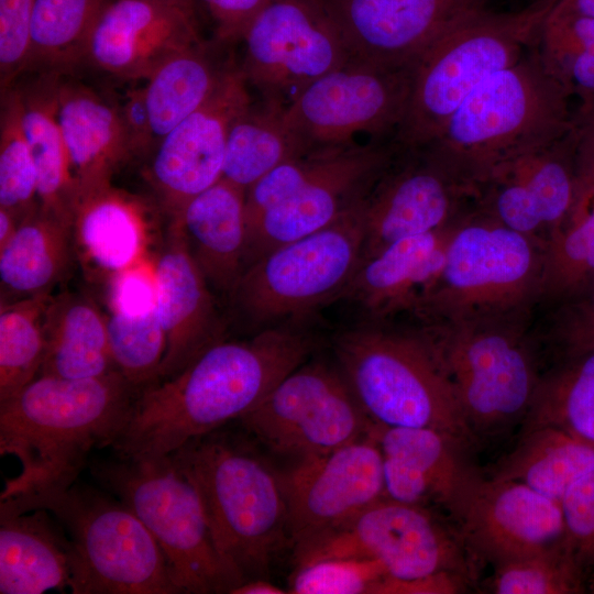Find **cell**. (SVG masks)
<instances>
[{
    "instance_id": "obj_14",
    "label": "cell",
    "mask_w": 594,
    "mask_h": 594,
    "mask_svg": "<svg viewBox=\"0 0 594 594\" xmlns=\"http://www.w3.org/2000/svg\"><path fill=\"white\" fill-rule=\"evenodd\" d=\"M238 421L272 451L298 460L365 438L373 426L337 364L309 360Z\"/></svg>"
},
{
    "instance_id": "obj_33",
    "label": "cell",
    "mask_w": 594,
    "mask_h": 594,
    "mask_svg": "<svg viewBox=\"0 0 594 594\" xmlns=\"http://www.w3.org/2000/svg\"><path fill=\"white\" fill-rule=\"evenodd\" d=\"M116 371L107 316L81 295L63 292L53 296L46 315V350L40 375L87 380Z\"/></svg>"
},
{
    "instance_id": "obj_3",
    "label": "cell",
    "mask_w": 594,
    "mask_h": 594,
    "mask_svg": "<svg viewBox=\"0 0 594 594\" xmlns=\"http://www.w3.org/2000/svg\"><path fill=\"white\" fill-rule=\"evenodd\" d=\"M570 99L547 72L536 44L516 64L483 81L419 148L469 195L477 196L497 169L571 131L575 112Z\"/></svg>"
},
{
    "instance_id": "obj_31",
    "label": "cell",
    "mask_w": 594,
    "mask_h": 594,
    "mask_svg": "<svg viewBox=\"0 0 594 594\" xmlns=\"http://www.w3.org/2000/svg\"><path fill=\"white\" fill-rule=\"evenodd\" d=\"M75 256L72 223L40 206L0 250L1 304L51 293Z\"/></svg>"
},
{
    "instance_id": "obj_50",
    "label": "cell",
    "mask_w": 594,
    "mask_h": 594,
    "mask_svg": "<svg viewBox=\"0 0 594 594\" xmlns=\"http://www.w3.org/2000/svg\"><path fill=\"white\" fill-rule=\"evenodd\" d=\"M118 109L132 160L147 157L155 143L144 86L128 89Z\"/></svg>"
},
{
    "instance_id": "obj_32",
    "label": "cell",
    "mask_w": 594,
    "mask_h": 594,
    "mask_svg": "<svg viewBox=\"0 0 594 594\" xmlns=\"http://www.w3.org/2000/svg\"><path fill=\"white\" fill-rule=\"evenodd\" d=\"M58 74L36 73L19 89L25 136L37 174L40 207L72 223L76 185L57 119Z\"/></svg>"
},
{
    "instance_id": "obj_29",
    "label": "cell",
    "mask_w": 594,
    "mask_h": 594,
    "mask_svg": "<svg viewBox=\"0 0 594 594\" xmlns=\"http://www.w3.org/2000/svg\"><path fill=\"white\" fill-rule=\"evenodd\" d=\"M77 557L57 518L45 509H0V593L73 592Z\"/></svg>"
},
{
    "instance_id": "obj_4",
    "label": "cell",
    "mask_w": 594,
    "mask_h": 594,
    "mask_svg": "<svg viewBox=\"0 0 594 594\" xmlns=\"http://www.w3.org/2000/svg\"><path fill=\"white\" fill-rule=\"evenodd\" d=\"M220 429L170 453L195 486L213 539L243 582L268 579L290 547L282 474Z\"/></svg>"
},
{
    "instance_id": "obj_47",
    "label": "cell",
    "mask_w": 594,
    "mask_h": 594,
    "mask_svg": "<svg viewBox=\"0 0 594 594\" xmlns=\"http://www.w3.org/2000/svg\"><path fill=\"white\" fill-rule=\"evenodd\" d=\"M560 505L568 546L584 572L594 556V468L566 491Z\"/></svg>"
},
{
    "instance_id": "obj_8",
    "label": "cell",
    "mask_w": 594,
    "mask_h": 594,
    "mask_svg": "<svg viewBox=\"0 0 594 594\" xmlns=\"http://www.w3.org/2000/svg\"><path fill=\"white\" fill-rule=\"evenodd\" d=\"M0 509H45L57 518L77 557L73 594H179L157 541L117 497L76 482L63 491L0 501Z\"/></svg>"
},
{
    "instance_id": "obj_6",
    "label": "cell",
    "mask_w": 594,
    "mask_h": 594,
    "mask_svg": "<svg viewBox=\"0 0 594 594\" xmlns=\"http://www.w3.org/2000/svg\"><path fill=\"white\" fill-rule=\"evenodd\" d=\"M557 2L532 0L512 12L485 8L443 33L414 67L407 112L395 141L404 148L430 142L472 91L537 44Z\"/></svg>"
},
{
    "instance_id": "obj_1",
    "label": "cell",
    "mask_w": 594,
    "mask_h": 594,
    "mask_svg": "<svg viewBox=\"0 0 594 594\" xmlns=\"http://www.w3.org/2000/svg\"><path fill=\"white\" fill-rule=\"evenodd\" d=\"M318 344L308 323L220 340L175 376L140 391L111 448L124 458L170 454L255 408Z\"/></svg>"
},
{
    "instance_id": "obj_17",
    "label": "cell",
    "mask_w": 594,
    "mask_h": 594,
    "mask_svg": "<svg viewBox=\"0 0 594 594\" xmlns=\"http://www.w3.org/2000/svg\"><path fill=\"white\" fill-rule=\"evenodd\" d=\"M252 102L232 63L207 101L155 144L143 175L169 219L222 178L229 130Z\"/></svg>"
},
{
    "instance_id": "obj_56",
    "label": "cell",
    "mask_w": 594,
    "mask_h": 594,
    "mask_svg": "<svg viewBox=\"0 0 594 594\" xmlns=\"http://www.w3.org/2000/svg\"><path fill=\"white\" fill-rule=\"evenodd\" d=\"M556 7L563 11L594 18V0H558Z\"/></svg>"
},
{
    "instance_id": "obj_34",
    "label": "cell",
    "mask_w": 594,
    "mask_h": 594,
    "mask_svg": "<svg viewBox=\"0 0 594 594\" xmlns=\"http://www.w3.org/2000/svg\"><path fill=\"white\" fill-rule=\"evenodd\" d=\"M218 46L215 41L202 42L179 52L146 79L145 97L155 144L207 101L233 63L216 55Z\"/></svg>"
},
{
    "instance_id": "obj_11",
    "label": "cell",
    "mask_w": 594,
    "mask_h": 594,
    "mask_svg": "<svg viewBox=\"0 0 594 594\" xmlns=\"http://www.w3.org/2000/svg\"><path fill=\"white\" fill-rule=\"evenodd\" d=\"M452 384L474 435H493L525 418L539 378L508 321L420 322L415 329Z\"/></svg>"
},
{
    "instance_id": "obj_30",
    "label": "cell",
    "mask_w": 594,
    "mask_h": 594,
    "mask_svg": "<svg viewBox=\"0 0 594 594\" xmlns=\"http://www.w3.org/2000/svg\"><path fill=\"white\" fill-rule=\"evenodd\" d=\"M246 190L221 178L170 218L215 294L229 297L244 270Z\"/></svg>"
},
{
    "instance_id": "obj_7",
    "label": "cell",
    "mask_w": 594,
    "mask_h": 594,
    "mask_svg": "<svg viewBox=\"0 0 594 594\" xmlns=\"http://www.w3.org/2000/svg\"><path fill=\"white\" fill-rule=\"evenodd\" d=\"M364 200L329 226L245 267L227 298L239 323L252 333L308 323L318 310L337 302L362 261Z\"/></svg>"
},
{
    "instance_id": "obj_57",
    "label": "cell",
    "mask_w": 594,
    "mask_h": 594,
    "mask_svg": "<svg viewBox=\"0 0 594 594\" xmlns=\"http://www.w3.org/2000/svg\"><path fill=\"white\" fill-rule=\"evenodd\" d=\"M584 574L587 591L594 592V556L586 564Z\"/></svg>"
},
{
    "instance_id": "obj_16",
    "label": "cell",
    "mask_w": 594,
    "mask_h": 594,
    "mask_svg": "<svg viewBox=\"0 0 594 594\" xmlns=\"http://www.w3.org/2000/svg\"><path fill=\"white\" fill-rule=\"evenodd\" d=\"M402 151L391 140L311 156L302 186L248 229L244 270L272 250L329 226L363 201Z\"/></svg>"
},
{
    "instance_id": "obj_54",
    "label": "cell",
    "mask_w": 594,
    "mask_h": 594,
    "mask_svg": "<svg viewBox=\"0 0 594 594\" xmlns=\"http://www.w3.org/2000/svg\"><path fill=\"white\" fill-rule=\"evenodd\" d=\"M288 593L279 586H276L268 579H254L241 583L231 594H284Z\"/></svg>"
},
{
    "instance_id": "obj_51",
    "label": "cell",
    "mask_w": 594,
    "mask_h": 594,
    "mask_svg": "<svg viewBox=\"0 0 594 594\" xmlns=\"http://www.w3.org/2000/svg\"><path fill=\"white\" fill-rule=\"evenodd\" d=\"M469 576L455 572H437L413 580H396L389 575L376 594H455L466 590Z\"/></svg>"
},
{
    "instance_id": "obj_25",
    "label": "cell",
    "mask_w": 594,
    "mask_h": 594,
    "mask_svg": "<svg viewBox=\"0 0 594 594\" xmlns=\"http://www.w3.org/2000/svg\"><path fill=\"white\" fill-rule=\"evenodd\" d=\"M454 226L402 239L363 260L338 301L356 310L358 322L415 316L443 268Z\"/></svg>"
},
{
    "instance_id": "obj_41",
    "label": "cell",
    "mask_w": 594,
    "mask_h": 594,
    "mask_svg": "<svg viewBox=\"0 0 594 594\" xmlns=\"http://www.w3.org/2000/svg\"><path fill=\"white\" fill-rule=\"evenodd\" d=\"M537 48L547 72L571 97L579 98L578 110L593 106L594 18L554 6L543 23Z\"/></svg>"
},
{
    "instance_id": "obj_59",
    "label": "cell",
    "mask_w": 594,
    "mask_h": 594,
    "mask_svg": "<svg viewBox=\"0 0 594 594\" xmlns=\"http://www.w3.org/2000/svg\"><path fill=\"white\" fill-rule=\"evenodd\" d=\"M532 1V0H531Z\"/></svg>"
},
{
    "instance_id": "obj_23",
    "label": "cell",
    "mask_w": 594,
    "mask_h": 594,
    "mask_svg": "<svg viewBox=\"0 0 594 594\" xmlns=\"http://www.w3.org/2000/svg\"><path fill=\"white\" fill-rule=\"evenodd\" d=\"M156 310L166 349L160 380L175 376L206 349L224 339V319L216 294L195 262L185 234L169 221L166 241L155 262Z\"/></svg>"
},
{
    "instance_id": "obj_58",
    "label": "cell",
    "mask_w": 594,
    "mask_h": 594,
    "mask_svg": "<svg viewBox=\"0 0 594 594\" xmlns=\"http://www.w3.org/2000/svg\"><path fill=\"white\" fill-rule=\"evenodd\" d=\"M182 7L197 15L198 6L196 0H162Z\"/></svg>"
},
{
    "instance_id": "obj_22",
    "label": "cell",
    "mask_w": 594,
    "mask_h": 594,
    "mask_svg": "<svg viewBox=\"0 0 594 594\" xmlns=\"http://www.w3.org/2000/svg\"><path fill=\"white\" fill-rule=\"evenodd\" d=\"M468 195L422 150L403 148L364 200L362 261L396 241L448 226Z\"/></svg>"
},
{
    "instance_id": "obj_35",
    "label": "cell",
    "mask_w": 594,
    "mask_h": 594,
    "mask_svg": "<svg viewBox=\"0 0 594 594\" xmlns=\"http://www.w3.org/2000/svg\"><path fill=\"white\" fill-rule=\"evenodd\" d=\"M594 468V446L551 426L526 429L493 477L522 483L561 502L566 491Z\"/></svg>"
},
{
    "instance_id": "obj_5",
    "label": "cell",
    "mask_w": 594,
    "mask_h": 594,
    "mask_svg": "<svg viewBox=\"0 0 594 594\" xmlns=\"http://www.w3.org/2000/svg\"><path fill=\"white\" fill-rule=\"evenodd\" d=\"M336 364L373 422L474 440L452 384L416 330L358 322L331 341Z\"/></svg>"
},
{
    "instance_id": "obj_37",
    "label": "cell",
    "mask_w": 594,
    "mask_h": 594,
    "mask_svg": "<svg viewBox=\"0 0 594 594\" xmlns=\"http://www.w3.org/2000/svg\"><path fill=\"white\" fill-rule=\"evenodd\" d=\"M106 0H34L29 72L68 75L86 62L88 38Z\"/></svg>"
},
{
    "instance_id": "obj_9",
    "label": "cell",
    "mask_w": 594,
    "mask_h": 594,
    "mask_svg": "<svg viewBox=\"0 0 594 594\" xmlns=\"http://www.w3.org/2000/svg\"><path fill=\"white\" fill-rule=\"evenodd\" d=\"M96 480L161 547L179 593H230L242 583L219 553L199 495L170 454L98 461Z\"/></svg>"
},
{
    "instance_id": "obj_13",
    "label": "cell",
    "mask_w": 594,
    "mask_h": 594,
    "mask_svg": "<svg viewBox=\"0 0 594 594\" xmlns=\"http://www.w3.org/2000/svg\"><path fill=\"white\" fill-rule=\"evenodd\" d=\"M239 66L260 101L285 109L314 81L352 59L324 0H270L243 40Z\"/></svg>"
},
{
    "instance_id": "obj_12",
    "label": "cell",
    "mask_w": 594,
    "mask_h": 594,
    "mask_svg": "<svg viewBox=\"0 0 594 594\" xmlns=\"http://www.w3.org/2000/svg\"><path fill=\"white\" fill-rule=\"evenodd\" d=\"M413 73L351 59L314 81L284 112L296 156L395 140L407 112Z\"/></svg>"
},
{
    "instance_id": "obj_43",
    "label": "cell",
    "mask_w": 594,
    "mask_h": 594,
    "mask_svg": "<svg viewBox=\"0 0 594 594\" xmlns=\"http://www.w3.org/2000/svg\"><path fill=\"white\" fill-rule=\"evenodd\" d=\"M110 352L116 369L139 392L158 382L166 337L157 310L141 316H107Z\"/></svg>"
},
{
    "instance_id": "obj_46",
    "label": "cell",
    "mask_w": 594,
    "mask_h": 594,
    "mask_svg": "<svg viewBox=\"0 0 594 594\" xmlns=\"http://www.w3.org/2000/svg\"><path fill=\"white\" fill-rule=\"evenodd\" d=\"M34 0H0L1 90L29 70Z\"/></svg>"
},
{
    "instance_id": "obj_36",
    "label": "cell",
    "mask_w": 594,
    "mask_h": 594,
    "mask_svg": "<svg viewBox=\"0 0 594 594\" xmlns=\"http://www.w3.org/2000/svg\"><path fill=\"white\" fill-rule=\"evenodd\" d=\"M594 290V184L578 179L573 204L547 235L540 296L564 299Z\"/></svg>"
},
{
    "instance_id": "obj_10",
    "label": "cell",
    "mask_w": 594,
    "mask_h": 594,
    "mask_svg": "<svg viewBox=\"0 0 594 594\" xmlns=\"http://www.w3.org/2000/svg\"><path fill=\"white\" fill-rule=\"evenodd\" d=\"M488 215L454 226L420 322L509 321L540 296L543 249Z\"/></svg>"
},
{
    "instance_id": "obj_45",
    "label": "cell",
    "mask_w": 594,
    "mask_h": 594,
    "mask_svg": "<svg viewBox=\"0 0 594 594\" xmlns=\"http://www.w3.org/2000/svg\"><path fill=\"white\" fill-rule=\"evenodd\" d=\"M388 576L374 559L337 557L296 565L288 593L293 594H376Z\"/></svg>"
},
{
    "instance_id": "obj_39",
    "label": "cell",
    "mask_w": 594,
    "mask_h": 594,
    "mask_svg": "<svg viewBox=\"0 0 594 594\" xmlns=\"http://www.w3.org/2000/svg\"><path fill=\"white\" fill-rule=\"evenodd\" d=\"M526 429L551 426L594 446V350L539 378Z\"/></svg>"
},
{
    "instance_id": "obj_53",
    "label": "cell",
    "mask_w": 594,
    "mask_h": 594,
    "mask_svg": "<svg viewBox=\"0 0 594 594\" xmlns=\"http://www.w3.org/2000/svg\"><path fill=\"white\" fill-rule=\"evenodd\" d=\"M574 162L579 180L594 184V105L574 116Z\"/></svg>"
},
{
    "instance_id": "obj_48",
    "label": "cell",
    "mask_w": 594,
    "mask_h": 594,
    "mask_svg": "<svg viewBox=\"0 0 594 594\" xmlns=\"http://www.w3.org/2000/svg\"><path fill=\"white\" fill-rule=\"evenodd\" d=\"M107 284L110 312L141 316L156 309L155 265L147 257L114 274Z\"/></svg>"
},
{
    "instance_id": "obj_27",
    "label": "cell",
    "mask_w": 594,
    "mask_h": 594,
    "mask_svg": "<svg viewBox=\"0 0 594 594\" xmlns=\"http://www.w3.org/2000/svg\"><path fill=\"white\" fill-rule=\"evenodd\" d=\"M160 207L112 184L77 198L73 211L74 251L91 280L106 282L147 257Z\"/></svg>"
},
{
    "instance_id": "obj_24",
    "label": "cell",
    "mask_w": 594,
    "mask_h": 594,
    "mask_svg": "<svg viewBox=\"0 0 594 594\" xmlns=\"http://www.w3.org/2000/svg\"><path fill=\"white\" fill-rule=\"evenodd\" d=\"M575 133L524 155L497 169L480 190L488 215L536 239L556 228L569 212L576 191Z\"/></svg>"
},
{
    "instance_id": "obj_28",
    "label": "cell",
    "mask_w": 594,
    "mask_h": 594,
    "mask_svg": "<svg viewBox=\"0 0 594 594\" xmlns=\"http://www.w3.org/2000/svg\"><path fill=\"white\" fill-rule=\"evenodd\" d=\"M57 119L70 162L77 198L112 184L132 160L118 105L91 87L61 76Z\"/></svg>"
},
{
    "instance_id": "obj_20",
    "label": "cell",
    "mask_w": 594,
    "mask_h": 594,
    "mask_svg": "<svg viewBox=\"0 0 594 594\" xmlns=\"http://www.w3.org/2000/svg\"><path fill=\"white\" fill-rule=\"evenodd\" d=\"M352 59L414 68L449 29L487 0H324Z\"/></svg>"
},
{
    "instance_id": "obj_42",
    "label": "cell",
    "mask_w": 594,
    "mask_h": 594,
    "mask_svg": "<svg viewBox=\"0 0 594 594\" xmlns=\"http://www.w3.org/2000/svg\"><path fill=\"white\" fill-rule=\"evenodd\" d=\"M40 206L37 174L25 136L16 85L1 90L0 208L19 221Z\"/></svg>"
},
{
    "instance_id": "obj_18",
    "label": "cell",
    "mask_w": 594,
    "mask_h": 594,
    "mask_svg": "<svg viewBox=\"0 0 594 594\" xmlns=\"http://www.w3.org/2000/svg\"><path fill=\"white\" fill-rule=\"evenodd\" d=\"M282 480L293 552L386 497L382 452L370 435L327 454L298 460Z\"/></svg>"
},
{
    "instance_id": "obj_44",
    "label": "cell",
    "mask_w": 594,
    "mask_h": 594,
    "mask_svg": "<svg viewBox=\"0 0 594 594\" xmlns=\"http://www.w3.org/2000/svg\"><path fill=\"white\" fill-rule=\"evenodd\" d=\"M491 591L496 594H574L587 588L583 569L564 542L496 565Z\"/></svg>"
},
{
    "instance_id": "obj_55",
    "label": "cell",
    "mask_w": 594,
    "mask_h": 594,
    "mask_svg": "<svg viewBox=\"0 0 594 594\" xmlns=\"http://www.w3.org/2000/svg\"><path fill=\"white\" fill-rule=\"evenodd\" d=\"M19 223L10 211L0 208V250L13 238Z\"/></svg>"
},
{
    "instance_id": "obj_21",
    "label": "cell",
    "mask_w": 594,
    "mask_h": 594,
    "mask_svg": "<svg viewBox=\"0 0 594 594\" xmlns=\"http://www.w3.org/2000/svg\"><path fill=\"white\" fill-rule=\"evenodd\" d=\"M197 15L162 0H106L86 62L119 78L147 79L165 61L201 44Z\"/></svg>"
},
{
    "instance_id": "obj_26",
    "label": "cell",
    "mask_w": 594,
    "mask_h": 594,
    "mask_svg": "<svg viewBox=\"0 0 594 594\" xmlns=\"http://www.w3.org/2000/svg\"><path fill=\"white\" fill-rule=\"evenodd\" d=\"M383 457L386 496L407 504L436 503L449 512L477 473L462 455L463 442L431 428L373 422L369 433Z\"/></svg>"
},
{
    "instance_id": "obj_15",
    "label": "cell",
    "mask_w": 594,
    "mask_h": 594,
    "mask_svg": "<svg viewBox=\"0 0 594 594\" xmlns=\"http://www.w3.org/2000/svg\"><path fill=\"white\" fill-rule=\"evenodd\" d=\"M470 551L461 536L426 506L384 497L353 519L293 552L296 565L337 557L380 561L396 580L437 572L470 574Z\"/></svg>"
},
{
    "instance_id": "obj_38",
    "label": "cell",
    "mask_w": 594,
    "mask_h": 594,
    "mask_svg": "<svg viewBox=\"0 0 594 594\" xmlns=\"http://www.w3.org/2000/svg\"><path fill=\"white\" fill-rule=\"evenodd\" d=\"M284 112L258 100L233 121L222 178L246 190L277 165L297 158Z\"/></svg>"
},
{
    "instance_id": "obj_40",
    "label": "cell",
    "mask_w": 594,
    "mask_h": 594,
    "mask_svg": "<svg viewBox=\"0 0 594 594\" xmlns=\"http://www.w3.org/2000/svg\"><path fill=\"white\" fill-rule=\"evenodd\" d=\"M53 295L44 293L0 307V403L36 378L46 350V315Z\"/></svg>"
},
{
    "instance_id": "obj_52",
    "label": "cell",
    "mask_w": 594,
    "mask_h": 594,
    "mask_svg": "<svg viewBox=\"0 0 594 594\" xmlns=\"http://www.w3.org/2000/svg\"><path fill=\"white\" fill-rule=\"evenodd\" d=\"M558 334L572 355L594 350V290L560 321Z\"/></svg>"
},
{
    "instance_id": "obj_19",
    "label": "cell",
    "mask_w": 594,
    "mask_h": 594,
    "mask_svg": "<svg viewBox=\"0 0 594 594\" xmlns=\"http://www.w3.org/2000/svg\"><path fill=\"white\" fill-rule=\"evenodd\" d=\"M450 513L468 549L495 566L566 542L560 503L516 481L476 473Z\"/></svg>"
},
{
    "instance_id": "obj_2",
    "label": "cell",
    "mask_w": 594,
    "mask_h": 594,
    "mask_svg": "<svg viewBox=\"0 0 594 594\" xmlns=\"http://www.w3.org/2000/svg\"><path fill=\"white\" fill-rule=\"evenodd\" d=\"M139 391L120 372L68 380L38 375L0 403V453L20 472L4 481L0 501L74 485L95 449L112 447Z\"/></svg>"
},
{
    "instance_id": "obj_49",
    "label": "cell",
    "mask_w": 594,
    "mask_h": 594,
    "mask_svg": "<svg viewBox=\"0 0 594 594\" xmlns=\"http://www.w3.org/2000/svg\"><path fill=\"white\" fill-rule=\"evenodd\" d=\"M213 26V41L221 46L243 40L252 21L270 0H196Z\"/></svg>"
}]
</instances>
